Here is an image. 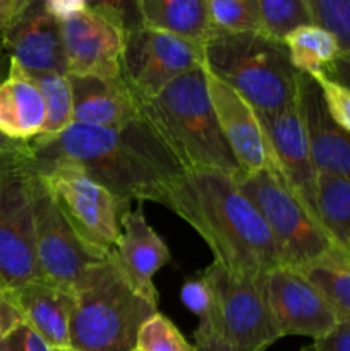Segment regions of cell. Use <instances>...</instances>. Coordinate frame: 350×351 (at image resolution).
<instances>
[{"instance_id":"cell-1","label":"cell","mask_w":350,"mask_h":351,"mask_svg":"<svg viewBox=\"0 0 350 351\" xmlns=\"http://www.w3.org/2000/svg\"><path fill=\"white\" fill-rule=\"evenodd\" d=\"M34 170L72 167L124 201H153L165 206L170 189L185 173L153 123L143 115L117 129L72 123L57 136H40L26 144Z\"/></svg>"},{"instance_id":"cell-2","label":"cell","mask_w":350,"mask_h":351,"mask_svg":"<svg viewBox=\"0 0 350 351\" xmlns=\"http://www.w3.org/2000/svg\"><path fill=\"white\" fill-rule=\"evenodd\" d=\"M165 206L201 235L215 263L225 269L266 274L281 266L266 221L230 175L185 171L170 189Z\"/></svg>"},{"instance_id":"cell-3","label":"cell","mask_w":350,"mask_h":351,"mask_svg":"<svg viewBox=\"0 0 350 351\" xmlns=\"http://www.w3.org/2000/svg\"><path fill=\"white\" fill-rule=\"evenodd\" d=\"M137 101L141 115L153 123L185 171H220L235 180L242 177L213 110L205 65Z\"/></svg>"},{"instance_id":"cell-4","label":"cell","mask_w":350,"mask_h":351,"mask_svg":"<svg viewBox=\"0 0 350 351\" xmlns=\"http://www.w3.org/2000/svg\"><path fill=\"white\" fill-rule=\"evenodd\" d=\"M71 346L78 351H134L143 326L158 314L129 283L113 252L89 267L74 287Z\"/></svg>"},{"instance_id":"cell-5","label":"cell","mask_w":350,"mask_h":351,"mask_svg":"<svg viewBox=\"0 0 350 351\" xmlns=\"http://www.w3.org/2000/svg\"><path fill=\"white\" fill-rule=\"evenodd\" d=\"M205 69L239 93L256 112L297 105V77L283 41L263 33H211L202 45Z\"/></svg>"},{"instance_id":"cell-6","label":"cell","mask_w":350,"mask_h":351,"mask_svg":"<svg viewBox=\"0 0 350 351\" xmlns=\"http://www.w3.org/2000/svg\"><path fill=\"white\" fill-rule=\"evenodd\" d=\"M237 182L266 221L281 266L302 269L338 250L325 226L285 180L271 156L266 167L242 173Z\"/></svg>"},{"instance_id":"cell-7","label":"cell","mask_w":350,"mask_h":351,"mask_svg":"<svg viewBox=\"0 0 350 351\" xmlns=\"http://www.w3.org/2000/svg\"><path fill=\"white\" fill-rule=\"evenodd\" d=\"M201 276L211 290V308L199 324L237 351H266L283 338L268 302L266 274H237L213 261Z\"/></svg>"},{"instance_id":"cell-8","label":"cell","mask_w":350,"mask_h":351,"mask_svg":"<svg viewBox=\"0 0 350 351\" xmlns=\"http://www.w3.org/2000/svg\"><path fill=\"white\" fill-rule=\"evenodd\" d=\"M26 144L0 153V281L12 291L43 278L36 259L33 170Z\"/></svg>"},{"instance_id":"cell-9","label":"cell","mask_w":350,"mask_h":351,"mask_svg":"<svg viewBox=\"0 0 350 351\" xmlns=\"http://www.w3.org/2000/svg\"><path fill=\"white\" fill-rule=\"evenodd\" d=\"M141 23L137 2H88L60 23L67 75L120 77L126 31Z\"/></svg>"},{"instance_id":"cell-10","label":"cell","mask_w":350,"mask_h":351,"mask_svg":"<svg viewBox=\"0 0 350 351\" xmlns=\"http://www.w3.org/2000/svg\"><path fill=\"white\" fill-rule=\"evenodd\" d=\"M34 171L51 192L78 239L95 254L108 257L119 242L122 218L130 202L113 195L78 168L60 165Z\"/></svg>"},{"instance_id":"cell-11","label":"cell","mask_w":350,"mask_h":351,"mask_svg":"<svg viewBox=\"0 0 350 351\" xmlns=\"http://www.w3.org/2000/svg\"><path fill=\"white\" fill-rule=\"evenodd\" d=\"M202 47L144 24L126 31L122 77L137 99H148L180 75L202 67Z\"/></svg>"},{"instance_id":"cell-12","label":"cell","mask_w":350,"mask_h":351,"mask_svg":"<svg viewBox=\"0 0 350 351\" xmlns=\"http://www.w3.org/2000/svg\"><path fill=\"white\" fill-rule=\"evenodd\" d=\"M33 170V168H31ZM36 259L45 280L74 290L82 274L106 257L89 250L58 209L54 195L33 170Z\"/></svg>"},{"instance_id":"cell-13","label":"cell","mask_w":350,"mask_h":351,"mask_svg":"<svg viewBox=\"0 0 350 351\" xmlns=\"http://www.w3.org/2000/svg\"><path fill=\"white\" fill-rule=\"evenodd\" d=\"M271 314L283 336H307L314 341L338 326V317L325 295L302 271L278 266L266 273Z\"/></svg>"},{"instance_id":"cell-14","label":"cell","mask_w":350,"mask_h":351,"mask_svg":"<svg viewBox=\"0 0 350 351\" xmlns=\"http://www.w3.org/2000/svg\"><path fill=\"white\" fill-rule=\"evenodd\" d=\"M273 163L285 180L301 195L312 215H318V170L312 163L311 147L297 105L278 112H256ZM321 223V221H319Z\"/></svg>"},{"instance_id":"cell-15","label":"cell","mask_w":350,"mask_h":351,"mask_svg":"<svg viewBox=\"0 0 350 351\" xmlns=\"http://www.w3.org/2000/svg\"><path fill=\"white\" fill-rule=\"evenodd\" d=\"M10 60L17 62L27 74L67 75L60 23L45 9V2L31 0L27 9L2 36Z\"/></svg>"},{"instance_id":"cell-16","label":"cell","mask_w":350,"mask_h":351,"mask_svg":"<svg viewBox=\"0 0 350 351\" xmlns=\"http://www.w3.org/2000/svg\"><path fill=\"white\" fill-rule=\"evenodd\" d=\"M206 71V69H205ZM209 99L218 119L220 129L244 173L257 171L270 161L264 132L256 110L230 86L206 71Z\"/></svg>"},{"instance_id":"cell-17","label":"cell","mask_w":350,"mask_h":351,"mask_svg":"<svg viewBox=\"0 0 350 351\" xmlns=\"http://www.w3.org/2000/svg\"><path fill=\"white\" fill-rule=\"evenodd\" d=\"M297 110L316 170L350 180V134L331 120L318 82L301 72L297 77Z\"/></svg>"},{"instance_id":"cell-18","label":"cell","mask_w":350,"mask_h":351,"mask_svg":"<svg viewBox=\"0 0 350 351\" xmlns=\"http://www.w3.org/2000/svg\"><path fill=\"white\" fill-rule=\"evenodd\" d=\"M117 264L129 283L148 300L158 304L153 276L170 263V250L151 228L143 206L129 209L122 218V233L113 250Z\"/></svg>"},{"instance_id":"cell-19","label":"cell","mask_w":350,"mask_h":351,"mask_svg":"<svg viewBox=\"0 0 350 351\" xmlns=\"http://www.w3.org/2000/svg\"><path fill=\"white\" fill-rule=\"evenodd\" d=\"M72 89V120L78 125L117 129L139 119V101L120 77L69 75Z\"/></svg>"},{"instance_id":"cell-20","label":"cell","mask_w":350,"mask_h":351,"mask_svg":"<svg viewBox=\"0 0 350 351\" xmlns=\"http://www.w3.org/2000/svg\"><path fill=\"white\" fill-rule=\"evenodd\" d=\"M14 295L24 321L51 350L71 346V321L75 308L72 288L41 278L24 285Z\"/></svg>"},{"instance_id":"cell-21","label":"cell","mask_w":350,"mask_h":351,"mask_svg":"<svg viewBox=\"0 0 350 351\" xmlns=\"http://www.w3.org/2000/svg\"><path fill=\"white\" fill-rule=\"evenodd\" d=\"M47 106L34 79L10 60L9 74L0 82V134L14 143H31L43 136Z\"/></svg>"},{"instance_id":"cell-22","label":"cell","mask_w":350,"mask_h":351,"mask_svg":"<svg viewBox=\"0 0 350 351\" xmlns=\"http://www.w3.org/2000/svg\"><path fill=\"white\" fill-rule=\"evenodd\" d=\"M141 23L202 47L211 36L206 0H137Z\"/></svg>"},{"instance_id":"cell-23","label":"cell","mask_w":350,"mask_h":351,"mask_svg":"<svg viewBox=\"0 0 350 351\" xmlns=\"http://www.w3.org/2000/svg\"><path fill=\"white\" fill-rule=\"evenodd\" d=\"M283 43L295 71L309 77L326 74L340 55L335 38L316 24L299 27L285 38Z\"/></svg>"},{"instance_id":"cell-24","label":"cell","mask_w":350,"mask_h":351,"mask_svg":"<svg viewBox=\"0 0 350 351\" xmlns=\"http://www.w3.org/2000/svg\"><path fill=\"white\" fill-rule=\"evenodd\" d=\"M318 215L336 247L350 254V180L318 171Z\"/></svg>"},{"instance_id":"cell-25","label":"cell","mask_w":350,"mask_h":351,"mask_svg":"<svg viewBox=\"0 0 350 351\" xmlns=\"http://www.w3.org/2000/svg\"><path fill=\"white\" fill-rule=\"evenodd\" d=\"M299 271L325 295L338 321L350 322V254L338 249Z\"/></svg>"},{"instance_id":"cell-26","label":"cell","mask_w":350,"mask_h":351,"mask_svg":"<svg viewBox=\"0 0 350 351\" xmlns=\"http://www.w3.org/2000/svg\"><path fill=\"white\" fill-rule=\"evenodd\" d=\"M31 75V74H30ZM43 96L47 106V123L43 136H57L74 123L72 120V89L69 75L34 74L31 75Z\"/></svg>"},{"instance_id":"cell-27","label":"cell","mask_w":350,"mask_h":351,"mask_svg":"<svg viewBox=\"0 0 350 351\" xmlns=\"http://www.w3.org/2000/svg\"><path fill=\"white\" fill-rule=\"evenodd\" d=\"M261 14V33L273 40L285 38L302 26L312 24L307 0H257Z\"/></svg>"},{"instance_id":"cell-28","label":"cell","mask_w":350,"mask_h":351,"mask_svg":"<svg viewBox=\"0 0 350 351\" xmlns=\"http://www.w3.org/2000/svg\"><path fill=\"white\" fill-rule=\"evenodd\" d=\"M211 33H261L257 0H206Z\"/></svg>"},{"instance_id":"cell-29","label":"cell","mask_w":350,"mask_h":351,"mask_svg":"<svg viewBox=\"0 0 350 351\" xmlns=\"http://www.w3.org/2000/svg\"><path fill=\"white\" fill-rule=\"evenodd\" d=\"M312 24L335 38L340 55L350 57V0H307Z\"/></svg>"},{"instance_id":"cell-30","label":"cell","mask_w":350,"mask_h":351,"mask_svg":"<svg viewBox=\"0 0 350 351\" xmlns=\"http://www.w3.org/2000/svg\"><path fill=\"white\" fill-rule=\"evenodd\" d=\"M137 348L143 351H196L174 322L160 312L143 326L137 338Z\"/></svg>"},{"instance_id":"cell-31","label":"cell","mask_w":350,"mask_h":351,"mask_svg":"<svg viewBox=\"0 0 350 351\" xmlns=\"http://www.w3.org/2000/svg\"><path fill=\"white\" fill-rule=\"evenodd\" d=\"M312 79L318 82L319 89H321L323 101H325V106L333 122L340 129L345 130L347 134H350V89L340 82L333 81L326 74Z\"/></svg>"},{"instance_id":"cell-32","label":"cell","mask_w":350,"mask_h":351,"mask_svg":"<svg viewBox=\"0 0 350 351\" xmlns=\"http://www.w3.org/2000/svg\"><path fill=\"white\" fill-rule=\"evenodd\" d=\"M180 300L199 319L206 317L211 308V290H209L208 281L202 276L185 281L182 285Z\"/></svg>"},{"instance_id":"cell-33","label":"cell","mask_w":350,"mask_h":351,"mask_svg":"<svg viewBox=\"0 0 350 351\" xmlns=\"http://www.w3.org/2000/svg\"><path fill=\"white\" fill-rule=\"evenodd\" d=\"M0 351H51V348L27 322H23L0 338Z\"/></svg>"},{"instance_id":"cell-34","label":"cell","mask_w":350,"mask_h":351,"mask_svg":"<svg viewBox=\"0 0 350 351\" xmlns=\"http://www.w3.org/2000/svg\"><path fill=\"white\" fill-rule=\"evenodd\" d=\"M24 315L17 305L16 295L0 281V338L9 335L14 328L23 324Z\"/></svg>"},{"instance_id":"cell-35","label":"cell","mask_w":350,"mask_h":351,"mask_svg":"<svg viewBox=\"0 0 350 351\" xmlns=\"http://www.w3.org/2000/svg\"><path fill=\"white\" fill-rule=\"evenodd\" d=\"M316 351H350V322H338L325 338L312 343Z\"/></svg>"},{"instance_id":"cell-36","label":"cell","mask_w":350,"mask_h":351,"mask_svg":"<svg viewBox=\"0 0 350 351\" xmlns=\"http://www.w3.org/2000/svg\"><path fill=\"white\" fill-rule=\"evenodd\" d=\"M31 0H0V38L27 9Z\"/></svg>"},{"instance_id":"cell-37","label":"cell","mask_w":350,"mask_h":351,"mask_svg":"<svg viewBox=\"0 0 350 351\" xmlns=\"http://www.w3.org/2000/svg\"><path fill=\"white\" fill-rule=\"evenodd\" d=\"M194 343L196 351H237L229 343L223 341L215 332H211L208 328L201 324L194 331Z\"/></svg>"},{"instance_id":"cell-38","label":"cell","mask_w":350,"mask_h":351,"mask_svg":"<svg viewBox=\"0 0 350 351\" xmlns=\"http://www.w3.org/2000/svg\"><path fill=\"white\" fill-rule=\"evenodd\" d=\"M86 0H45V9L55 17L58 23L75 16L86 7Z\"/></svg>"},{"instance_id":"cell-39","label":"cell","mask_w":350,"mask_h":351,"mask_svg":"<svg viewBox=\"0 0 350 351\" xmlns=\"http://www.w3.org/2000/svg\"><path fill=\"white\" fill-rule=\"evenodd\" d=\"M326 75L350 89V57H347V55H338V58L333 62L331 67L326 72Z\"/></svg>"},{"instance_id":"cell-40","label":"cell","mask_w":350,"mask_h":351,"mask_svg":"<svg viewBox=\"0 0 350 351\" xmlns=\"http://www.w3.org/2000/svg\"><path fill=\"white\" fill-rule=\"evenodd\" d=\"M9 67H10V57L7 55L5 48H3L2 38H0V82L7 77L9 74Z\"/></svg>"},{"instance_id":"cell-41","label":"cell","mask_w":350,"mask_h":351,"mask_svg":"<svg viewBox=\"0 0 350 351\" xmlns=\"http://www.w3.org/2000/svg\"><path fill=\"white\" fill-rule=\"evenodd\" d=\"M23 146H24V143H14V141L5 139V137L0 134V153H3V151L19 149V147H23Z\"/></svg>"},{"instance_id":"cell-42","label":"cell","mask_w":350,"mask_h":351,"mask_svg":"<svg viewBox=\"0 0 350 351\" xmlns=\"http://www.w3.org/2000/svg\"><path fill=\"white\" fill-rule=\"evenodd\" d=\"M51 351H78V350H72V348H57V350H51Z\"/></svg>"},{"instance_id":"cell-43","label":"cell","mask_w":350,"mask_h":351,"mask_svg":"<svg viewBox=\"0 0 350 351\" xmlns=\"http://www.w3.org/2000/svg\"><path fill=\"white\" fill-rule=\"evenodd\" d=\"M301 351H316V350L312 348V346H304V348H302Z\"/></svg>"},{"instance_id":"cell-44","label":"cell","mask_w":350,"mask_h":351,"mask_svg":"<svg viewBox=\"0 0 350 351\" xmlns=\"http://www.w3.org/2000/svg\"><path fill=\"white\" fill-rule=\"evenodd\" d=\"M134 351H143V350H139V348H136V350H134Z\"/></svg>"}]
</instances>
